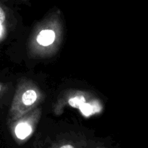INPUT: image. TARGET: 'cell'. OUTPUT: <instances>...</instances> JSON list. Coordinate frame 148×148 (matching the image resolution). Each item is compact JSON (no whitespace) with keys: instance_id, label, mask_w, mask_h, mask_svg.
I'll list each match as a JSON object with an SVG mask.
<instances>
[{"instance_id":"6da1fadb","label":"cell","mask_w":148,"mask_h":148,"mask_svg":"<svg viewBox=\"0 0 148 148\" xmlns=\"http://www.w3.org/2000/svg\"><path fill=\"white\" fill-rule=\"evenodd\" d=\"M56 38V33L53 30L46 29L40 32L37 37V41L43 46H48L51 45Z\"/></svg>"},{"instance_id":"7a4b0ae2","label":"cell","mask_w":148,"mask_h":148,"mask_svg":"<svg viewBox=\"0 0 148 148\" xmlns=\"http://www.w3.org/2000/svg\"><path fill=\"white\" fill-rule=\"evenodd\" d=\"M15 134L20 140H24L28 137L32 132V127L26 122H22L17 124L15 127Z\"/></svg>"},{"instance_id":"3957f363","label":"cell","mask_w":148,"mask_h":148,"mask_svg":"<svg viewBox=\"0 0 148 148\" xmlns=\"http://www.w3.org/2000/svg\"><path fill=\"white\" fill-rule=\"evenodd\" d=\"M38 99L37 92L33 89H29L25 91L22 95V103L26 106H31Z\"/></svg>"},{"instance_id":"277c9868","label":"cell","mask_w":148,"mask_h":148,"mask_svg":"<svg viewBox=\"0 0 148 148\" xmlns=\"http://www.w3.org/2000/svg\"><path fill=\"white\" fill-rule=\"evenodd\" d=\"M6 20V14L5 12H4V9L2 8V7L0 4V25L3 24V23L5 22Z\"/></svg>"},{"instance_id":"5b68a950","label":"cell","mask_w":148,"mask_h":148,"mask_svg":"<svg viewBox=\"0 0 148 148\" xmlns=\"http://www.w3.org/2000/svg\"><path fill=\"white\" fill-rule=\"evenodd\" d=\"M60 148H75L73 146L70 145H64L62 147H61Z\"/></svg>"},{"instance_id":"8992f818","label":"cell","mask_w":148,"mask_h":148,"mask_svg":"<svg viewBox=\"0 0 148 148\" xmlns=\"http://www.w3.org/2000/svg\"><path fill=\"white\" fill-rule=\"evenodd\" d=\"M1 91H2V86H1V85L0 84V93H1Z\"/></svg>"}]
</instances>
